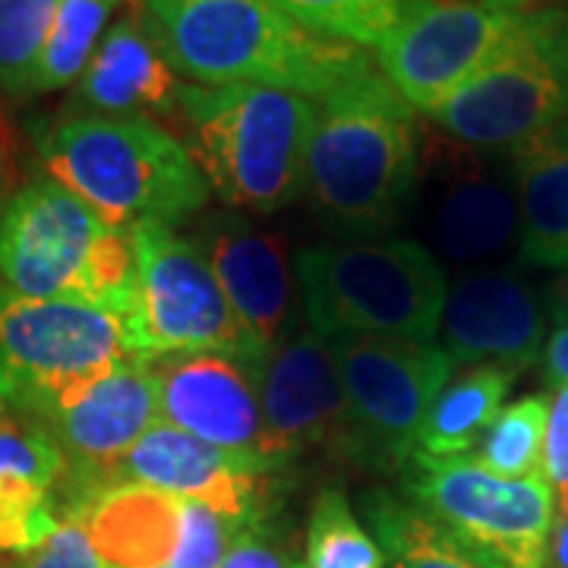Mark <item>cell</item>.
<instances>
[{
    "instance_id": "obj_1",
    "label": "cell",
    "mask_w": 568,
    "mask_h": 568,
    "mask_svg": "<svg viewBox=\"0 0 568 568\" xmlns=\"http://www.w3.org/2000/svg\"><path fill=\"white\" fill-rule=\"evenodd\" d=\"M417 186L420 130L414 108L376 63L316 99L304 196L325 222L364 241L386 237L410 222Z\"/></svg>"
},
{
    "instance_id": "obj_2",
    "label": "cell",
    "mask_w": 568,
    "mask_h": 568,
    "mask_svg": "<svg viewBox=\"0 0 568 568\" xmlns=\"http://www.w3.org/2000/svg\"><path fill=\"white\" fill-rule=\"evenodd\" d=\"M178 77L250 82L323 99L373 67L364 48L323 39L265 0H140Z\"/></svg>"
},
{
    "instance_id": "obj_3",
    "label": "cell",
    "mask_w": 568,
    "mask_h": 568,
    "mask_svg": "<svg viewBox=\"0 0 568 568\" xmlns=\"http://www.w3.org/2000/svg\"><path fill=\"white\" fill-rule=\"evenodd\" d=\"M32 142L44 174L118 227H178L200 219L212 196L186 145L142 114L63 111L32 123Z\"/></svg>"
},
{
    "instance_id": "obj_4",
    "label": "cell",
    "mask_w": 568,
    "mask_h": 568,
    "mask_svg": "<svg viewBox=\"0 0 568 568\" xmlns=\"http://www.w3.org/2000/svg\"><path fill=\"white\" fill-rule=\"evenodd\" d=\"M183 145L227 209L275 215L304 193L316 102L250 82L181 85Z\"/></svg>"
},
{
    "instance_id": "obj_5",
    "label": "cell",
    "mask_w": 568,
    "mask_h": 568,
    "mask_svg": "<svg viewBox=\"0 0 568 568\" xmlns=\"http://www.w3.org/2000/svg\"><path fill=\"white\" fill-rule=\"evenodd\" d=\"M294 278L306 323L325 342L439 335L446 265L414 237L304 246L294 256Z\"/></svg>"
},
{
    "instance_id": "obj_6",
    "label": "cell",
    "mask_w": 568,
    "mask_h": 568,
    "mask_svg": "<svg viewBox=\"0 0 568 568\" xmlns=\"http://www.w3.org/2000/svg\"><path fill=\"white\" fill-rule=\"evenodd\" d=\"M3 287L36 301H77L126 316L133 304V231L41 174L22 183L0 215Z\"/></svg>"
},
{
    "instance_id": "obj_7",
    "label": "cell",
    "mask_w": 568,
    "mask_h": 568,
    "mask_svg": "<svg viewBox=\"0 0 568 568\" xmlns=\"http://www.w3.org/2000/svg\"><path fill=\"white\" fill-rule=\"evenodd\" d=\"M433 121L452 140L506 152L568 121V7L540 0Z\"/></svg>"
},
{
    "instance_id": "obj_8",
    "label": "cell",
    "mask_w": 568,
    "mask_h": 568,
    "mask_svg": "<svg viewBox=\"0 0 568 568\" xmlns=\"http://www.w3.org/2000/svg\"><path fill=\"white\" fill-rule=\"evenodd\" d=\"M133 361L121 313L0 284V410L36 424L73 388Z\"/></svg>"
},
{
    "instance_id": "obj_9",
    "label": "cell",
    "mask_w": 568,
    "mask_h": 568,
    "mask_svg": "<svg viewBox=\"0 0 568 568\" xmlns=\"http://www.w3.org/2000/svg\"><path fill=\"white\" fill-rule=\"evenodd\" d=\"M407 493L480 568H547L556 496L544 477H499L470 455L433 458L417 452Z\"/></svg>"
},
{
    "instance_id": "obj_10",
    "label": "cell",
    "mask_w": 568,
    "mask_h": 568,
    "mask_svg": "<svg viewBox=\"0 0 568 568\" xmlns=\"http://www.w3.org/2000/svg\"><path fill=\"white\" fill-rule=\"evenodd\" d=\"M130 231L136 278L123 323L140 361L200 351L263 354L246 338L200 246L159 222H142Z\"/></svg>"
},
{
    "instance_id": "obj_11",
    "label": "cell",
    "mask_w": 568,
    "mask_h": 568,
    "mask_svg": "<svg viewBox=\"0 0 568 568\" xmlns=\"http://www.w3.org/2000/svg\"><path fill=\"white\" fill-rule=\"evenodd\" d=\"M414 212L426 250L467 272L487 268L521 241V205L506 152L496 155L443 136L424 140Z\"/></svg>"
},
{
    "instance_id": "obj_12",
    "label": "cell",
    "mask_w": 568,
    "mask_h": 568,
    "mask_svg": "<svg viewBox=\"0 0 568 568\" xmlns=\"http://www.w3.org/2000/svg\"><path fill=\"white\" fill-rule=\"evenodd\" d=\"M328 345L345 383L357 465L405 467L455 364L436 342L338 338Z\"/></svg>"
},
{
    "instance_id": "obj_13",
    "label": "cell",
    "mask_w": 568,
    "mask_h": 568,
    "mask_svg": "<svg viewBox=\"0 0 568 568\" xmlns=\"http://www.w3.org/2000/svg\"><path fill=\"white\" fill-rule=\"evenodd\" d=\"M540 0H405L379 48V70L414 111L436 114L465 85L515 22Z\"/></svg>"
},
{
    "instance_id": "obj_14",
    "label": "cell",
    "mask_w": 568,
    "mask_h": 568,
    "mask_svg": "<svg viewBox=\"0 0 568 568\" xmlns=\"http://www.w3.org/2000/svg\"><path fill=\"white\" fill-rule=\"evenodd\" d=\"M67 518L85 528L104 568H219L246 528L203 503L149 487H108Z\"/></svg>"
},
{
    "instance_id": "obj_15",
    "label": "cell",
    "mask_w": 568,
    "mask_h": 568,
    "mask_svg": "<svg viewBox=\"0 0 568 568\" xmlns=\"http://www.w3.org/2000/svg\"><path fill=\"white\" fill-rule=\"evenodd\" d=\"M145 364L159 392V420L275 470L263 417L265 354L200 351Z\"/></svg>"
},
{
    "instance_id": "obj_16",
    "label": "cell",
    "mask_w": 568,
    "mask_h": 568,
    "mask_svg": "<svg viewBox=\"0 0 568 568\" xmlns=\"http://www.w3.org/2000/svg\"><path fill=\"white\" fill-rule=\"evenodd\" d=\"M159 424V392L145 361L123 364L63 395L32 426L61 448L67 511L80 508L102 489L108 470Z\"/></svg>"
},
{
    "instance_id": "obj_17",
    "label": "cell",
    "mask_w": 568,
    "mask_h": 568,
    "mask_svg": "<svg viewBox=\"0 0 568 568\" xmlns=\"http://www.w3.org/2000/svg\"><path fill=\"white\" fill-rule=\"evenodd\" d=\"M263 417L275 467L323 448L357 462L345 383L332 345L310 332H287L265 354Z\"/></svg>"
},
{
    "instance_id": "obj_18",
    "label": "cell",
    "mask_w": 568,
    "mask_h": 568,
    "mask_svg": "<svg viewBox=\"0 0 568 568\" xmlns=\"http://www.w3.org/2000/svg\"><path fill=\"white\" fill-rule=\"evenodd\" d=\"M549 306L537 287L503 265L470 268L448 287L439 347L455 366L521 373L547 347Z\"/></svg>"
},
{
    "instance_id": "obj_19",
    "label": "cell",
    "mask_w": 568,
    "mask_h": 568,
    "mask_svg": "<svg viewBox=\"0 0 568 568\" xmlns=\"http://www.w3.org/2000/svg\"><path fill=\"white\" fill-rule=\"evenodd\" d=\"M190 241L203 250L246 338L268 354L287 335L297 284L282 237L244 212L222 209L196 219Z\"/></svg>"
},
{
    "instance_id": "obj_20",
    "label": "cell",
    "mask_w": 568,
    "mask_h": 568,
    "mask_svg": "<svg viewBox=\"0 0 568 568\" xmlns=\"http://www.w3.org/2000/svg\"><path fill=\"white\" fill-rule=\"evenodd\" d=\"M268 467L209 446L178 426L152 424L136 446L108 470L102 489L149 487L222 511L237 521H256ZM99 489V493H102Z\"/></svg>"
},
{
    "instance_id": "obj_21",
    "label": "cell",
    "mask_w": 568,
    "mask_h": 568,
    "mask_svg": "<svg viewBox=\"0 0 568 568\" xmlns=\"http://www.w3.org/2000/svg\"><path fill=\"white\" fill-rule=\"evenodd\" d=\"M181 95L178 70L149 26L140 0L108 26L92 61L73 89L70 111L82 114H174Z\"/></svg>"
},
{
    "instance_id": "obj_22",
    "label": "cell",
    "mask_w": 568,
    "mask_h": 568,
    "mask_svg": "<svg viewBox=\"0 0 568 568\" xmlns=\"http://www.w3.org/2000/svg\"><path fill=\"white\" fill-rule=\"evenodd\" d=\"M63 455L39 426L0 410V552H32L61 525Z\"/></svg>"
},
{
    "instance_id": "obj_23",
    "label": "cell",
    "mask_w": 568,
    "mask_h": 568,
    "mask_svg": "<svg viewBox=\"0 0 568 568\" xmlns=\"http://www.w3.org/2000/svg\"><path fill=\"white\" fill-rule=\"evenodd\" d=\"M521 205V263L568 272V121L506 149Z\"/></svg>"
},
{
    "instance_id": "obj_24",
    "label": "cell",
    "mask_w": 568,
    "mask_h": 568,
    "mask_svg": "<svg viewBox=\"0 0 568 568\" xmlns=\"http://www.w3.org/2000/svg\"><path fill=\"white\" fill-rule=\"evenodd\" d=\"M518 373L503 366H470L443 388L420 429V448L433 458H462L484 439L489 424L506 407V395Z\"/></svg>"
},
{
    "instance_id": "obj_25",
    "label": "cell",
    "mask_w": 568,
    "mask_h": 568,
    "mask_svg": "<svg viewBox=\"0 0 568 568\" xmlns=\"http://www.w3.org/2000/svg\"><path fill=\"white\" fill-rule=\"evenodd\" d=\"M118 0H61L54 26L41 48V58L29 77L26 99L77 85L92 61Z\"/></svg>"
},
{
    "instance_id": "obj_26",
    "label": "cell",
    "mask_w": 568,
    "mask_h": 568,
    "mask_svg": "<svg viewBox=\"0 0 568 568\" xmlns=\"http://www.w3.org/2000/svg\"><path fill=\"white\" fill-rule=\"evenodd\" d=\"M364 511L392 568H480L417 506H405L388 493H369Z\"/></svg>"
},
{
    "instance_id": "obj_27",
    "label": "cell",
    "mask_w": 568,
    "mask_h": 568,
    "mask_svg": "<svg viewBox=\"0 0 568 568\" xmlns=\"http://www.w3.org/2000/svg\"><path fill=\"white\" fill-rule=\"evenodd\" d=\"M547 424V395H525L499 410V417L489 424L470 458L499 477H544Z\"/></svg>"
},
{
    "instance_id": "obj_28",
    "label": "cell",
    "mask_w": 568,
    "mask_h": 568,
    "mask_svg": "<svg viewBox=\"0 0 568 568\" xmlns=\"http://www.w3.org/2000/svg\"><path fill=\"white\" fill-rule=\"evenodd\" d=\"M306 32L347 41L357 48H379L392 36L405 0H265Z\"/></svg>"
},
{
    "instance_id": "obj_29",
    "label": "cell",
    "mask_w": 568,
    "mask_h": 568,
    "mask_svg": "<svg viewBox=\"0 0 568 568\" xmlns=\"http://www.w3.org/2000/svg\"><path fill=\"white\" fill-rule=\"evenodd\" d=\"M386 552L357 521L342 489H323L306 525L304 568H383Z\"/></svg>"
},
{
    "instance_id": "obj_30",
    "label": "cell",
    "mask_w": 568,
    "mask_h": 568,
    "mask_svg": "<svg viewBox=\"0 0 568 568\" xmlns=\"http://www.w3.org/2000/svg\"><path fill=\"white\" fill-rule=\"evenodd\" d=\"M61 0H0V89L26 99Z\"/></svg>"
},
{
    "instance_id": "obj_31",
    "label": "cell",
    "mask_w": 568,
    "mask_h": 568,
    "mask_svg": "<svg viewBox=\"0 0 568 568\" xmlns=\"http://www.w3.org/2000/svg\"><path fill=\"white\" fill-rule=\"evenodd\" d=\"M544 480L556 496V518H562L568 515V386H559L549 398Z\"/></svg>"
},
{
    "instance_id": "obj_32",
    "label": "cell",
    "mask_w": 568,
    "mask_h": 568,
    "mask_svg": "<svg viewBox=\"0 0 568 568\" xmlns=\"http://www.w3.org/2000/svg\"><path fill=\"white\" fill-rule=\"evenodd\" d=\"M22 568H104V562L80 521L63 518L58 530L26 556Z\"/></svg>"
},
{
    "instance_id": "obj_33",
    "label": "cell",
    "mask_w": 568,
    "mask_h": 568,
    "mask_svg": "<svg viewBox=\"0 0 568 568\" xmlns=\"http://www.w3.org/2000/svg\"><path fill=\"white\" fill-rule=\"evenodd\" d=\"M219 568H301L287 552H284L260 525H246L231 549L224 552L222 566Z\"/></svg>"
},
{
    "instance_id": "obj_34",
    "label": "cell",
    "mask_w": 568,
    "mask_h": 568,
    "mask_svg": "<svg viewBox=\"0 0 568 568\" xmlns=\"http://www.w3.org/2000/svg\"><path fill=\"white\" fill-rule=\"evenodd\" d=\"M544 383L549 386H568V325H559L547 338V347L540 354Z\"/></svg>"
},
{
    "instance_id": "obj_35",
    "label": "cell",
    "mask_w": 568,
    "mask_h": 568,
    "mask_svg": "<svg viewBox=\"0 0 568 568\" xmlns=\"http://www.w3.org/2000/svg\"><path fill=\"white\" fill-rule=\"evenodd\" d=\"M547 568H568V515L556 518V528L549 537Z\"/></svg>"
},
{
    "instance_id": "obj_36",
    "label": "cell",
    "mask_w": 568,
    "mask_h": 568,
    "mask_svg": "<svg viewBox=\"0 0 568 568\" xmlns=\"http://www.w3.org/2000/svg\"><path fill=\"white\" fill-rule=\"evenodd\" d=\"M549 320L556 325H568V272H559L549 294Z\"/></svg>"
},
{
    "instance_id": "obj_37",
    "label": "cell",
    "mask_w": 568,
    "mask_h": 568,
    "mask_svg": "<svg viewBox=\"0 0 568 568\" xmlns=\"http://www.w3.org/2000/svg\"><path fill=\"white\" fill-rule=\"evenodd\" d=\"M10 168H7V152H3V142H0V215H3V209L10 203Z\"/></svg>"
}]
</instances>
